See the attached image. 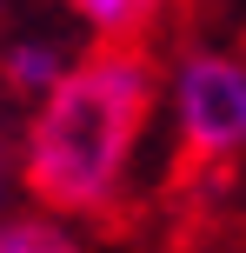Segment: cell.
Wrapping results in <instances>:
<instances>
[{
  "label": "cell",
  "instance_id": "5b68a950",
  "mask_svg": "<svg viewBox=\"0 0 246 253\" xmlns=\"http://www.w3.org/2000/svg\"><path fill=\"white\" fill-rule=\"evenodd\" d=\"M0 253H80L53 220H0Z\"/></svg>",
  "mask_w": 246,
  "mask_h": 253
},
{
  "label": "cell",
  "instance_id": "7a4b0ae2",
  "mask_svg": "<svg viewBox=\"0 0 246 253\" xmlns=\"http://www.w3.org/2000/svg\"><path fill=\"white\" fill-rule=\"evenodd\" d=\"M167 120L186 160H233L246 147V60L193 47L167 80Z\"/></svg>",
  "mask_w": 246,
  "mask_h": 253
},
{
  "label": "cell",
  "instance_id": "277c9868",
  "mask_svg": "<svg viewBox=\"0 0 246 253\" xmlns=\"http://www.w3.org/2000/svg\"><path fill=\"white\" fill-rule=\"evenodd\" d=\"M60 74H67V67H60V53H53L47 40H20V47L7 53V80H13L20 93H47Z\"/></svg>",
  "mask_w": 246,
  "mask_h": 253
},
{
  "label": "cell",
  "instance_id": "6da1fadb",
  "mask_svg": "<svg viewBox=\"0 0 246 253\" xmlns=\"http://www.w3.org/2000/svg\"><path fill=\"white\" fill-rule=\"evenodd\" d=\"M153 114V60L100 47L40 93L27 133V187L60 213H106L133 173V147Z\"/></svg>",
  "mask_w": 246,
  "mask_h": 253
},
{
  "label": "cell",
  "instance_id": "8992f818",
  "mask_svg": "<svg viewBox=\"0 0 246 253\" xmlns=\"http://www.w3.org/2000/svg\"><path fill=\"white\" fill-rule=\"evenodd\" d=\"M0 207H7V167H0Z\"/></svg>",
  "mask_w": 246,
  "mask_h": 253
},
{
  "label": "cell",
  "instance_id": "3957f363",
  "mask_svg": "<svg viewBox=\"0 0 246 253\" xmlns=\"http://www.w3.org/2000/svg\"><path fill=\"white\" fill-rule=\"evenodd\" d=\"M73 7H80V20H87L106 47H127L133 34H146V27L167 13V0H73Z\"/></svg>",
  "mask_w": 246,
  "mask_h": 253
}]
</instances>
